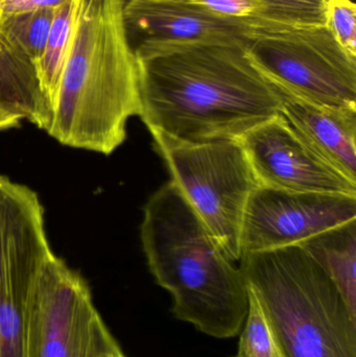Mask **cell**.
<instances>
[{"mask_svg": "<svg viewBox=\"0 0 356 357\" xmlns=\"http://www.w3.org/2000/svg\"><path fill=\"white\" fill-rule=\"evenodd\" d=\"M140 119L152 135L202 144L238 140L281 114V98L253 65L246 46L144 43Z\"/></svg>", "mask_w": 356, "mask_h": 357, "instance_id": "cell-1", "label": "cell"}, {"mask_svg": "<svg viewBox=\"0 0 356 357\" xmlns=\"http://www.w3.org/2000/svg\"><path fill=\"white\" fill-rule=\"evenodd\" d=\"M123 0H79L47 133L60 144L110 155L141 108L139 63Z\"/></svg>", "mask_w": 356, "mask_h": 357, "instance_id": "cell-2", "label": "cell"}, {"mask_svg": "<svg viewBox=\"0 0 356 357\" xmlns=\"http://www.w3.org/2000/svg\"><path fill=\"white\" fill-rule=\"evenodd\" d=\"M141 243L175 318L215 339L240 333L249 312L244 274L171 180L144 206Z\"/></svg>", "mask_w": 356, "mask_h": 357, "instance_id": "cell-3", "label": "cell"}, {"mask_svg": "<svg viewBox=\"0 0 356 357\" xmlns=\"http://www.w3.org/2000/svg\"><path fill=\"white\" fill-rule=\"evenodd\" d=\"M240 261L284 357H356V316L300 245L244 253Z\"/></svg>", "mask_w": 356, "mask_h": 357, "instance_id": "cell-4", "label": "cell"}, {"mask_svg": "<svg viewBox=\"0 0 356 357\" xmlns=\"http://www.w3.org/2000/svg\"><path fill=\"white\" fill-rule=\"evenodd\" d=\"M155 151L232 261L242 258V232L251 195L259 186L238 140L192 144L152 135Z\"/></svg>", "mask_w": 356, "mask_h": 357, "instance_id": "cell-5", "label": "cell"}, {"mask_svg": "<svg viewBox=\"0 0 356 357\" xmlns=\"http://www.w3.org/2000/svg\"><path fill=\"white\" fill-rule=\"evenodd\" d=\"M52 255L37 193L0 175V357H26L31 306Z\"/></svg>", "mask_w": 356, "mask_h": 357, "instance_id": "cell-6", "label": "cell"}, {"mask_svg": "<svg viewBox=\"0 0 356 357\" xmlns=\"http://www.w3.org/2000/svg\"><path fill=\"white\" fill-rule=\"evenodd\" d=\"M246 52L280 91L320 106L356 108V56L327 27L263 31Z\"/></svg>", "mask_w": 356, "mask_h": 357, "instance_id": "cell-7", "label": "cell"}, {"mask_svg": "<svg viewBox=\"0 0 356 357\" xmlns=\"http://www.w3.org/2000/svg\"><path fill=\"white\" fill-rule=\"evenodd\" d=\"M353 220H356V197L257 186L245 213L242 252L299 245Z\"/></svg>", "mask_w": 356, "mask_h": 357, "instance_id": "cell-8", "label": "cell"}, {"mask_svg": "<svg viewBox=\"0 0 356 357\" xmlns=\"http://www.w3.org/2000/svg\"><path fill=\"white\" fill-rule=\"evenodd\" d=\"M98 312L87 282L52 255L31 306L26 357H82Z\"/></svg>", "mask_w": 356, "mask_h": 357, "instance_id": "cell-9", "label": "cell"}, {"mask_svg": "<svg viewBox=\"0 0 356 357\" xmlns=\"http://www.w3.org/2000/svg\"><path fill=\"white\" fill-rule=\"evenodd\" d=\"M259 186L356 197V183L321 158L279 114L238 139Z\"/></svg>", "mask_w": 356, "mask_h": 357, "instance_id": "cell-10", "label": "cell"}, {"mask_svg": "<svg viewBox=\"0 0 356 357\" xmlns=\"http://www.w3.org/2000/svg\"><path fill=\"white\" fill-rule=\"evenodd\" d=\"M123 21L133 47L144 43H226L247 46L272 31L257 19H232L169 0H123Z\"/></svg>", "mask_w": 356, "mask_h": 357, "instance_id": "cell-11", "label": "cell"}, {"mask_svg": "<svg viewBox=\"0 0 356 357\" xmlns=\"http://www.w3.org/2000/svg\"><path fill=\"white\" fill-rule=\"evenodd\" d=\"M278 91L281 113L299 135L323 160L356 183V108L320 106Z\"/></svg>", "mask_w": 356, "mask_h": 357, "instance_id": "cell-12", "label": "cell"}, {"mask_svg": "<svg viewBox=\"0 0 356 357\" xmlns=\"http://www.w3.org/2000/svg\"><path fill=\"white\" fill-rule=\"evenodd\" d=\"M0 107L47 131L52 108L44 96L35 64L4 35L0 19Z\"/></svg>", "mask_w": 356, "mask_h": 357, "instance_id": "cell-13", "label": "cell"}, {"mask_svg": "<svg viewBox=\"0 0 356 357\" xmlns=\"http://www.w3.org/2000/svg\"><path fill=\"white\" fill-rule=\"evenodd\" d=\"M299 245L325 271L356 316V220L328 229Z\"/></svg>", "mask_w": 356, "mask_h": 357, "instance_id": "cell-14", "label": "cell"}, {"mask_svg": "<svg viewBox=\"0 0 356 357\" xmlns=\"http://www.w3.org/2000/svg\"><path fill=\"white\" fill-rule=\"evenodd\" d=\"M77 1L79 0H68L54 10L47 42L36 67L42 91L52 108V112L70 47Z\"/></svg>", "mask_w": 356, "mask_h": 357, "instance_id": "cell-15", "label": "cell"}, {"mask_svg": "<svg viewBox=\"0 0 356 357\" xmlns=\"http://www.w3.org/2000/svg\"><path fill=\"white\" fill-rule=\"evenodd\" d=\"M54 10L56 8H42L33 12L0 16L4 35L36 67L47 42Z\"/></svg>", "mask_w": 356, "mask_h": 357, "instance_id": "cell-16", "label": "cell"}, {"mask_svg": "<svg viewBox=\"0 0 356 357\" xmlns=\"http://www.w3.org/2000/svg\"><path fill=\"white\" fill-rule=\"evenodd\" d=\"M259 19L273 31L325 26L326 0H259Z\"/></svg>", "mask_w": 356, "mask_h": 357, "instance_id": "cell-17", "label": "cell"}, {"mask_svg": "<svg viewBox=\"0 0 356 357\" xmlns=\"http://www.w3.org/2000/svg\"><path fill=\"white\" fill-rule=\"evenodd\" d=\"M248 293L249 312L235 357H284L258 302L250 291Z\"/></svg>", "mask_w": 356, "mask_h": 357, "instance_id": "cell-18", "label": "cell"}, {"mask_svg": "<svg viewBox=\"0 0 356 357\" xmlns=\"http://www.w3.org/2000/svg\"><path fill=\"white\" fill-rule=\"evenodd\" d=\"M336 41L356 56V6L351 0H326V24Z\"/></svg>", "mask_w": 356, "mask_h": 357, "instance_id": "cell-19", "label": "cell"}, {"mask_svg": "<svg viewBox=\"0 0 356 357\" xmlns=\"http://www.w3.org/2000/svg\"><path fill=\"white\" fill-rule=\"evenodd\" d=\"M169 1L185 4V6H192V8H199L217 16L225 17V18L257 19L261 21L259 19V15L263 10V4L259 0H169Z\"/></svg>", "mask_w": 356, "mask_h": 357, "instance_id": "cell-20", "label": "cell"}, {"mask_svg": "<svg viewBox=\"0 0 356 357\" xmlns=\"http://www.w3.org/2000/svg\"><path fill=\"white\" fill-rule=\"evenodd\" d=\"M114 342V337L109 333L104 321L98 314L94 321L89 342L82 357H102L109 346Z\"/></svg>", "mask_w": 356, "mask_h": 357, "instance_id": "cell-21", "label": "cell"}, {"mask_svg": "<svg viewBox=\"0 0 356 357\" xmlns=\"http://www.w3.org/2000/svg\"><path fill=\"white\" fill-rule=\"evenodd\" d=\"M68 0H4L0 2V16L33 12L42 8H56Z\"/></svg>", "mask_w": 356, "mask_h": 357, "instance_id": "cell-22", "label": "cell"}, {"mask_svg": "<svg viewBox=\"0 0 356 357\" xmlns=\"http://www.w3.org/2000/svg\"><path fill=\"white\" fill-rule=\"evenodd\" d=\"M20 119L8 114L0 107V132L18 127L20 125Z\"/></svg>", "mask_w": 356, "mask_h": 357, "instance_id": "cell-23", "label": "cell"}, {"mask_svg": "<svg viewBox=\"0 0 356 357\" xmlns=\"http://www.w3.org/2000/svg\"><path fill=\"white\" fill-rule=\"evenodd\" d=\"M102 357H125L123 356V351H121V348H119L118 344L116 343V341L114 343L111 344L109 346L108 349L104 352Z\"/></svg>", "mask_w": 356, "mask_h": 357, "instance_id": "cell-24", "label": "cell"}, {"mask_svg": "<svg viewBox=\"0 0 356 357\" xmlns=\"http://www.w3.org/2000/svg\"><path fill=\"white\" fill-rule=\"evenodd\" d=\"M1 1H4V0H0V2H1Z\"/></svg>", "mask_w": 356, "mask_h": 357, "instance_id": "cell-25", "label": "cell"}]
</instances>
